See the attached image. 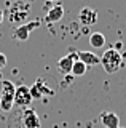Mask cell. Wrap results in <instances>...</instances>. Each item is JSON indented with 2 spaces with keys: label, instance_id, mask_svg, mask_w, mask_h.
<instances>
[{
  "label": "cell",
  "instance_id": "3",
  "mask_svg": "<svg viewBox=\"0 0 126 128\" xmlns=\"http://www.w3.org/2000/svg\"><path fill=\"white\" fill-rule=\"evenodd\" d=\"M14 90L16 86L10 80L0 82V109L3 112H10L14 104Z\"/></svg>",
  "mask_w": 126,
  "mask_h": 128
},
{
  "label": "cell",
  "instance_id": "16",
  "mask_svg": "<svg viewBox=\"0 0 126 128\" xmlns=\"http://www.w3.org/2000/svg\"><path fill=\"white\" fill-rule=\"evenodd\" d=\"M2 19H3V13L0 11V22H2Z\"/></svg>",
  "mask_w": 126,
  "mask_h": 128
},
{
  "label": "cell",
  "instance_id": "10",
  "mask_svg": "<svg viewBox=\"0 0 126 128\" xmlns=\"http://www.w3.org/2000/svg\"><path fill=\"white\" fill-rule=\"evenodd\" d=\"M101 123L105 128H120V117L115 112H102L101 114Z\"/></svg>",
  "mask_w": 126,
  "mask_h": 128
},
{
  "label": "cell",
  "instance_id": "12",
  "mask_svg": "<svg viewBox=\"0 0 126 128\" xmlns=\"http://www.w3.org/2000/svg\"><path fill=\"white\" fill-rule=\"evenodd\" d=\"M30 90V96H32V99H38V98H42L43 94H48V88L45 86V82H43V78H38L37 82L34 83L32 86L29 88Z\"/></svg>",
  "mask_w": 126,
  "mask_h": 128
},
{
  "label": "cell",
  "instance_id": "11",
  "mask_svg": "<svg viewBox=\"0 0 126 128\" xmlns=\"http://www.w3.org/2000/svg\"><path fill=\"white\" fill-rule=\"evenodd\" d=\"M62 16H64V8H62V5H56V6H53L48 13H46L45 21L48 22V24H53V22L61 21Z\"/></svg>",
  "mask_w": 126,
  "mask_h": 128
},
{
  "label": "cell",
  "instance_id": "6",
  "mask_svg": "<svg viewBox=\"0 0 126 128\" xmlns=\"http://www.w3.org/2000/svg\"><path fill=\"white\" fill-rule=\"evenodd\" d=\"M30 102H32V96H30L29 86L26 85L16 86V90H14V104L21 109V107H27Z\"/></svg>",
  "mask_w": 126,
  "mask_h": 128
},
{
  "label": "cell",
  "instance_id": "1",
  "mask_svg": "<svg viewBox=\"0 0 126 128\" xmlns=\"http://www.w3.org/2000/svg\"><path fill=\"white\" fill-rule=\"evenodd\" d=\"M8 128H40L38 114L30 107L18 109L11 122L8 123Z\"/></svg>",
  "mask_w": 126,
  "mask_h": 128
},
{
  "label": "cell",
  "instance_id": "7",
  "mask_svg": "<svg viewBox=\"0 0 126 128\" xmlns=\"http://www.w3.org/2000/svg\"><path fill=\"white\" fill-rule=\"evenodd\" d=\"M78 21H80L81 26H93V24L97 22V11L93 10L89 6L81 8V11L78 13Z\"/></svg>",
  "mask_w": 126,
  "mask_h": 128
},
{
  "label": "cell",
  "instance_id": "14",
  "mask_svg": "<svg viewBox=\"0 0 126 128\" xmlns=\"http://www.w3.org/2000/svg\"><path fill=\"white\" fill-rule=\"evenodd\" d=\"M85 72H86V66L81 61H78V59H77V61L73 62V66H72V72H70V74H73L75 77H81Z\"/></svg>",
  "mask_w": 126,
  "mask_h": 128
},
{
  "label": "cell",
  "instance_id": "9",
  "mask_svg": "<svg viewBox=\"0 0 126 128\" xmlns=\"http://www.w3.org/2000/svg\"><path fill=\"white\" fill-rule=\"evenodd\" d=\"M77 58H78V61H81L86 67H88V66H97V64H101V58L97 54H94L93 51L78 50L77 51Z\"/></svg>",
  "mask_w": 126,
  "mask_h": 128
},
{
  "label": "cell",
  "instance_id": "5",
  "mask_svg": "<svg viewBox=\"0 0 126 128\" xmlns=\"http://www.w3.org/2000/svg\"><path fill=\"white\" fill-rule=\"evenodd\" d=\"M40 26V21H30V22H26V24H21V26H16L13 30V35L14 38L19 40V42H26V40H29V34L32 32L34 29H37V27Z\"/></svg>",
  "mask_w": 126,
  "mask_h": 128
},
{
  "label": "cell",
  "instance_id": "2",
  "mask_svg": "<svg viewBox=\"0 0 126 128\" xmlns=\"http://www.w3.org/2000/svg\"><path fill=\"white\" fill-rule=\"evenodd\" d=\"M101 66L104 67V70L107 74H115L125 66L123 64V56L120 51H117L115 48H109L104 51V54L101 56Z\"/></svg>",
  "mask_w": 126,
  "mask_h": 128
},
{
  "label": "cell",
  "instance_id": "15",
  "mask_svg": "<svg viewBox=\"0 0 126 128\" xmlns=\"http://www.w3.org/2000/svg\"><path fill=\"white\" fill-rule=\"evenodd\" d=\"M5 66H6V56L3 54V53H0V69L5 67Z\"/></svg>",
  "mask_w": 126,
  "mask_h": 128
},
{
  "label": "cell",
  "instance_id": "4",
  "mask_svg": "<svg viewBox=\"0 0 126 128\" xmlns=\"http://www.w3.org/2000/svg\"><path fill=\"white\" fill-rule=\"evenodd\" d=\"M29 11H30V5L24 0H18L14 2L10 8V21L16 26H21L24 24V21L29 16Z\"/></svg>",
  "mask_w": 126,
  "mask_h": 128
},
{
  "label": "cell",
  "instance_id": "13",
  "mask_svg": "<svg viewBox=\"0 0 126 128\" xmlns=\"http://www.w3.org/2000/svg\"><path fill=\"white\" fill-rule=\"evenodd\" d=\"M89 45L93 48H96V50H99L105 45V37L104 34H101V32H94V34L89 35Z\"/></svg>",
  "mask_w": 126,
  "mask_h": 128
},
{
  "label": "cell",
  "instance_id": "8",
  "mask_svg": "<svg viewBox=\"0 0 126 128\" xmlns=\"http://www.w3.org/2000/svg\"><path fill=\"white\" fill-rule=\"evenodd\" d=\"M77 53H70L67 56H64V58H61L58 61V70L61 72V74H64V75H69L70 72H72V66H73V62L77 61Z\"/></svg>",
  "mask_w": 126,
  "mask_h": 128
},
{
  "label": "cell",
  "instance_id": "17",
  "mask_svg": "<svg viewBox=\"0 0 126 128\" xmlns=\"http://www.w3.org/2000/svg\"><path fill=\"white\" fill-rule=\"evenodd\" d=\"M48 2H53L54 3V2H62V0H48Z\"/></svg>",
  "mask_w": 126,
  "mask_h": 128
}]
</instances>
